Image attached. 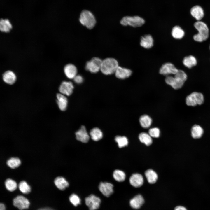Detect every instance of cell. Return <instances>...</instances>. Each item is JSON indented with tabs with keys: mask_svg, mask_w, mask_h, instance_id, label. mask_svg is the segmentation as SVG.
<instances>
[{
	"mask_svg": "<svg viewBox=\"0 0 210 210\" xmlns=\"http://www.w3.org/2000/svg\"><path fill=\"white\" fill-rule=\"evenodd\" d=\"M118 66L116 60L112 58H106L102 60L100 70L105 75H111L115 73Z\"/></svg>",
	"mask_w": 210,
	"mask_h": 210,
	"instance_id": "obj_1",
	"label": "cell"
},
{
	"mask_svg": "<svg viewBox=\"0 0 210 210\" xmlns=\"http://www.w3.org/2000/svg\"><path fill=\"white\" fill-rule=\"evenodd\" d=\"M194 26L198 32L194 36V39L199 42H202L206 40L209 36V30L206 24L202 22L198 21L194 23Z\"/></svg>",
	"mask_w": 210,
	"mask_h": 210,
	"instance_id": "obj_2",
	"label": "cell"
},
{
	"mask_svg": "<svg viewBox=\"0 0 210 210\" xmlns=\"http://www.w3.org/2000/svg\"><path fill=\"white\" fill-rule=\"evenodd\" d=\"M79 20L82 24L90 29L93 28L96 23V19L93 14L87 10L82 11Z\"/></svg>",
	"mask_w": 210,
	"mask_h": 210,
	"instance_id": "obj_3",
	"label": "cell"
},
{
	"mask_svg": "<svg viewBox=\"0 0 210 210\" xmlns=\"http://www.w3.org/2000/svg\"><path fill=\"white\" fill-rule=\"evenodd\" d=\"M144 23V20L139 16H126L120 21V24L123 26L129 25L134 27L141 26Z\"/></svg>",
	"mask_w": 210,
	"mask_h": 210,
	"instance_id": "obj_4",
	"label": "cell"
},
{
	"mask_svg": "<svg viewBox=\"0 0 210 210\" xmlns=\"http://www.w3.org/2000/svg\"><path fill=\"white\" fill-rule=\"evenodd\" d=\"M204 101L203 94L200 92H194L188 96L186 98V104L190 106H194L202 104Z\"/></svg>",
	"mask_w": 210,
	"mask_h": 210,
	"instance_id": "obj_5",
	"label": "cell"
},
{
	"mask_svg": "<svg viewBox=\"0 0 210 210\" xmlns=\"http://www.w3.org/2000/svg\"><path fill=\"white\" fill-rule=\"evenodd\" d=\"M102 60L99 58L94 57L86 63L85 68L87 71L95 73L100 70Z\"/></svg>",
	"mask_w": 210,
	"mask_h": 210,
	"instance_id": "obj_6",
	"label": "cell"
},
{
	"mask_svg": "<svg viewBox=\"0 0 210 210\" xmlns=\"http://www.w3.org/2000/svg\"><path fill=\"white\" fill-rule=\"evenodd\" d=\"M85 202L90 210H96L99 208L101 200L98 197L92 194L85 198Z\"/></svg>",
	"mask_w": 210,
	"mask_h": 210,
	"instance_id": "obj_7",
	"label": "cell"
},
{
	"mask_svg": "<svg viewBox=\"0 0 210 210\" xmlns=\"http://www.w3.org/2000/svg\"><path fill=\"white\" fill-rule=\"evenodd\" d=\"M13 203L14 206L20 210L28 209L30 205L29 200L21 195L18 196L15 198L13 200Z\"/></svg>",
	"mask_w": 210,
	"mask_h": 210,
	"instance_id": "obj_8",
	"label": "cell"
},
{
	"mask_svg": "<svg viewBox=\"0 0 210 210\" xmlns=\"http://www.w3.org/2000/svg\"><path fill=\"white\" fill-rule=\"evenodd\" d=\"M178 70L172 64L167 63L163 64L161 67L159 73L161 74L167 76L171 74H175Z\"/></svg>",
	"mask_w": 210,
	"mask_h": 210,
	"instance_id": "obj_9",
	"label": "cell"
},
{
	"mask_svg": "<svg viewBox=\"0 0 210 210\" xmlns=\"http://www.w3.org/2000/svg\"><path fill=\"white\" fill-rule=\"evenodd\" d=\"M113 185L107 182H101L99 186V189L100 192L105 196L109 197L113 192Z\"/></svg>",
	"mask_w": 210,
	"mask_h": 210,
	"instance_id": "obj_10",
	"label": "cell"
},
{
	"mask_svg": "<svg viewBox=\"0 0 210 210\" xmlns=\"http://www.w3.org/2000/svg\"><path fill=\"white\" fill-rule=\"evenodd\" d=\"M74 86L70 81H63L59 88L60 93L64 95L69 96L73 92Z\"/></svg>",
	"mask_w": 210,
	"mask_h": 210,
	"instance_id": "obj_11",
	"label": "cell"
},
{
	"mask_svg": "<svg viewBox=\"0 0 210 210\" xmlns=\"http://www.w3.org/2000/svg\"><path fill=\"white\" fill-rule=\"evenodd\" d=\"M75 135L76 139L82 142L87 143L89 141L90 136L84 126H81L75 133Z\"/></svg>",
	"mask_w": 210,
	"mask_h": 210,
	"instance_id": "obj_12",
	"label": "cell"
},
{
	"mask_svg": "<svg viewBox=\"0 0 210 210\" xmlns=\"http://www.w3.org/2000/svg\"><path fill=\"white\" fill-rule=\"evenodd\" d=\"M166 83L170 85L174 89H178L181 88L183 85L184 83L179 79L170 76H167L165 79Z\"/></svg>",
	"mask_w": 210,
	"mask_h": 210,
	"instance_id": "obj_13",
	"label": "cell"
},
{
	"mask_svg": "<svg viewBox=\"0 0 210 210\" xmlns=\"http://www.w3.org/2000/svg\"><path fill=\"white\" fill-rule=\"evenodd\" d=\"M130 183L131 185L136 188L141 186L144 183L143 176L140 174L135 173L133 174L130 177Z\"/></svg>",
	"mask_w": 210,
	"mask_h": 210,
	"instance_id": "obj_14",
	"label": "cell"
},
{
	"mask_svg": "<svg viewBox=\"0 0 210 210\" xmlns=\"http://www.w3.org/2000/svg\"><path fill=\"white\" fill-rule=\"evenodd\" d=\"M132 73L130 69L119 66L115 73L116 76L118 78L125 79L130 76Z\"/></svg>",
	"mask_w": 210,
	"mask_h": 210,
	"instance_id": "obj_15",
	"label": "cell"
},
{
	"mask_svg": "<svg viewBox=\"0 0 210 210\" xmlns=\"http://www.w3.org/2000/svg\"><path fill=\"white\" fill-rule=\"evenodd\" d=\"M64 72L67 78L70 79H74L77 75V70L74 65L69 64L64 66Z\"/></svg>",
	"mask_w": 210,
	"mask_h": 210,
	"instance_id": "obj_16",
	"label": "cell"
},
{
	"mask_svg": "<svg viewBox=\"0 0 210 210\" xmlns=\"http://www.w3.org/2000/svg\"><path fill=\"white\" fill-rule=\"evenodd\" d=\"M190 12L192 15L198 21L200 20L204 16L203 9L198 5L193 7L190 9Z\"/></svg>",
	"mask_w": 210,
	"mask_h": 210,
	"instance_id": "obj_17",
	"label": "cell"
},
{
	"mask_svg": "<svg viewBox=\"0 0 210 210\" xmlns=\"http://www.w3.org/2000/svg\"><path fill=\"white\" fill-rule=\"evenodd\" d=\"M3 79L6 83L12 85L15 82L16 77L13 71L8 70L5 71L3 74Z\"/></svg>",
	"mask_w": 210,
	"mask_h": 210,
	"instance_id": "obj_18",
	"label": "cell"
},
{
	"mask_svg": "<svg viewBox=\"0 0 210 210\" xmlns=\"http://www.w3.org/2000/svg\"><path fill=\"white\" fill-rule=\"evenodd\" d=\"M57 103L60 109L62 111L65 110L66 108L68 100L65 95L60 93L57 94Z\"/></svg>",
	"mask_w": 210,
	"mask_h": 210,
	"instance_id": "obj_19",
	"label": "cell"
},
{
	"mask_svg": "<svg viewBox=\"0 0 210 210\" xmlns=\"http://www.w3.org/2000/svg\"><path fill=\"white\" fill-rule=\"evenodd\" d=\"M144 203V200L141 195H138L132 199L130 201L131 206L133 208L137 209L139 208Z\"/></svg>",
	"mask_w": 210,
	"mask_h": 210,
	"instance_id": "obj_20",
	"label": "cell"
},
{
	"mask_svg": "<svg viewBox=\"0 0 210 210\" xmlns=\"http://www.w3.org/2000/svg\"><path fill=\"white\" fill-rule=\"evenodd\" d=\"M140 44L142 47L146 49L151 48L153 45V40L149 34L146 35L141 37Z\"/></svg>",
	"mask_w": 210,
	"mask_h": 210,
	"instance_id": "obj_21",
	"label": "cell"
},
{
	"mask_svg": "<svg viewBox=\"0 0 210 210\" xmlns=\"http://www.w3.org/2000/svg\"><path fill=\"white\" fill-rule=\"evenodd\" d=\"M54 182L57 188L62 190H64L69 186L68 182L62 177H57L55 179Z\"/></svg>",
	"mask_w": 210,
	"mask_h": 210,
	"instance_id": "obj_22",
	"label": "cell"
},
{
	"mask_svg": "<svg viewBox=\"0 0 210 210\" xmlns=\"http://www.w3.org/2000/svg\"><path fill=\"white\" fill-rule=\"evenodd\" d=\"M191 135L192 137L195 139H198L202 136L204 130L200 126L195 125H193L191 129Z\"/></svg>",
	"mask_w": 210,
	"mask_h": 210,
	"instance_id": "obj_23",
	"label": "cell"
},
{
	"mask_svg": "<svg viewBox=\"0 0 210 210\" xmlns=\"http://www.w3.org/2000/svg\"><path fill=\"white\" fill-rule=\"evenodd\" d=\"M12 25L9 20L7 19H1L0 21V30L3 32H8L11 29Z\"/></svg>",
	"mask_w": 210,
	"mask_h": 210,
	"instance_id": "obj_24",
	"label": "cell"
},
{
	"mask_svg": "<svg viewBox=\"0 0 210 210\" xmlns=\"http://www.w3.org/2000/svg\"><path fill=\"white\" fill-rule=\"evenodd\" d=\"M91 139L95 141H98L101 139L103 137V133L101 130L97 127L92 129L90 133Z\"/></svg>",
	"mask_w": 210,
	"mask_h": 210,
	"instance_id": "obj_25",
	"label": "cell"
},
{
	"mask_svg": "<svg viewBox=\"0 0 210 210\" xmlns=\"http://www.w3.org/2000/svg\"><path fill=\"white\" fill-rule=\"evenodd\" d=\"M145 175L149 183L153 184L156 181L158 176L157 173L153 170L149 169L145 172Z\"/></svg>",
	"mask_w": 210,
	"mask_h": 210,
	"instance_id": "obj_26",
	"label": "cell"
},
{
	"mask_svg": "<svg viewBox=\"0 0 210 210\" xmlns=\"http://www.w3.org/2000/svg\"><path fill=\"white\" fill-rule=\"evenodd\" d=\"M139 121L142 127L144 128H147L151 125L152 123V120L148 116L144 115L140 117Z\"/></svg>",
	"mask_w": 210,
	"mask_h": 210,
	"instance_id": "obj_27",
	"label": "cell"
},
{
	"mask_svg": "<svg viewBox=\"0 0 210 210\" xmlns=\"http://www.w3.org/2000/svg\"><path fill=\"white\" fill-rule=\"evenodd\" d=\"M184 32L179 26H176L173 28L172 31V36L176 39H181L184 36Z\"/></svg>",
	"mask_w": 210,
	"mask_h": 210,
	"instance_id": "obj_28",
	"label": "cell"
},
{
	"mask_svg": "<svg viewBox=\"0 0 210 210\" xmlns=\"http://www.w3.org/2000/svg\"><path fill=\"white\" fill-rule=\"evenodd\" d=\"M183 62V64L189 68L196 65L197 63L195 58L192 55H189L185 57Z\"/></svg>",
	"mask_w": 210,
	"mask_h": 210,
	"instance_id": "obj_29",
	"label": "cell"
},
{
	"mask_svg": "<svg viewBox=\"0 0 210 210\" xmlns=\"http://www.w3.org/2000/svg\"><path fill=\"white\" fill-rule=\"evenodd\" d=\"M140 141L147 146L151 145L152 143L151 137L149 134L142 132L140 134L139 136Z\"/></svg>",
	"mask_w": 210,
	"mask_h": 210,
	"instance_id": "obj_30",
	"label": "cell"
},
{
	"mask_svg": "<svg viewBox=\"0 0 210 210\" xmlns=\"http://www.w3.org/2000/svg\"><path fill=\"white\" fill-rule=\"evenodd\" d=\"M113 177L116 181L122 182L125 180L126 175L123 171L117 169L115 170L113 172Z\"/></svg>",
	"mask_w": 210,
	"mask_h": 210,
	"instance_id": "obj_31",
	"label": "cell"
},
{
	"mask_svg": "<svg viewBox=\"0 0 210 210\" xmlns=\"http://www.w3.org/2000/svg\"><path fill=\"white\" fill-rule=\"evenodd\" d=\"M115 141L118 144L119 148H122L127 145L128 140L127 138L125 136H117L115 138Z\"/></svg>",
	"mask_w": 210,
	"mask_h": 210,
	"instance_id": "obj_32",
	"label": "cell"
},
{
	"mask_svg": "<svg viewBox=\"0 0 210 210\" xmlns=\"http://www.w3.org/2000/svg\"><path fill=\"white\" fill-rule=\"evenodd\" d=\"M21 164V161L17 158L13 157L9 159L7 162V164L12 169H15L19 167Z\"/></svg>",
	"mask_w": 210,
	"mask_h": 210,
	"instance_id": "obj_33",
	"label": "cell"
},
{
	"mask_svg": "<svg viewBox=\"0 0 210 210\" xmlns=\"http://www.w3.org/2000/svg\"><path fill=\"white\" fill-rule=\"evenodd\" d=\"M5 184L6 189L10 192L14 191L17 187V184L15 181L10 178L6 180Z\"/></svg>",
	"mask_w": 210,
	"mask_h": 210,
	"instance_id": "obj_34",
	"label": "cell"
},
{
	"mask_svg": "<svg viewBox=\"0 0 210 210\" xmlns=\"http://www.w3.org/2000/svg\"><path fill=\"white\" fill-rule=\"evenodd\" d=\"M18 187L20 191L24 194H28L31 191L30 187L24 181H21L19 184Z\"/></svg>",
	"mask_w": 210,
	"mask_h": 210,
	"instance_id": "obj_35",
	"label": "cell"
},
{
	"mask_svg": "<svg viewBox=\"0 0 210 210\" xmlns=\"http://www.w3.org/2000/svg\"><path fill=\"white\" fill-rule=\"evenodd\" d=\"M70 202L75 206H77L81 203V200L79 197L76 195L73 194L69 197Z\"/></svg>",
	"mask_w": 210,
	"mask_h": 210,
	"instance_id": "obj_36",
	"label": "cell"
},
{
	"mask_svg": "<svg viewBox=\"0 0 210 210\" xmlns=\"http://www.w3.org/2000/svg\"><path fill=\"white\" fill-rule=\"evenodd\" d=\"M174 75V76L175 77L184 83L187 78L186 74L182 70H178V72Z\"/></svg>",
	"mask_w": 210,
	"mask_h": 210,
	"instance_id": "obj_37",
	"label": "cell"
},
{
	"mask_svg": "<svg viewBox=\"0 0 210 210\" xmlns=\"http://www.w3.org/2000/svg\"><path fill=\"white\" fill-rule=\"evenodd\" d=\"M148 134L151 137L158 138L160 136V130L157 127L152 128L149 130Z\"/></svg>",
	"mask_w": 210,
	"mask_h": 210,
	"instance_id": "obj_38",
	"label": "cell"
},
{
	"mask_svg": "<svg viewBox=\"0 0 210 210\" xmlns=\"http://www.w3.org/2000/svg\"><path fill=\"white\" fill-rule=\"evenodd\" d=\"M73 79L74 81L77 84L81 83L83 81V77L79 75H77Z\"/></svg>",
	"mask_w": 210,
	"mask_h": 210,
	"instance_id": "obj_39",
	"label": "cell"
},
{
	"mask_svg": "<svg viewBox=\"0 0 210 210\" xmlns=\"http://www.w3.org/2000/svg\"><path fill=\"white\" fill-rule=\"evenodd\" d=\"M174 210H187V209L183 206H178L175 208Z\"/></svg>",
	"mask_w": 210,
	"mask_h": 210,
	"instance_id": "obj_40",
	"label": "cell"
},
{
	"mask_svg": "<svg viewBox=\"0 0 210 210\" xmlns=\"http://www.w3.org/2000/svg\"><path fill=\"white\" fill-rule=\"evenodd\" d=\"M0 210H6L5 205L3 203H1L0 204Z\"/></svg>",
	"mask_w": 210,
	"mask_h": 210,
	"instance_id": "obj_41",
	"label": "cell"
},
{
	"mask_svg": "<svg viewBox=\"0 0 210 210\" xmlns=\"http://www.w3.org/2000/svg\"><path fill=\"white\" fill-rule=\"evenodd\" d=\"M38 210H54L53 209L49 208H46L40 209Z\"/></svg>",
	"mask_w": 210,
	"mask_h": 210,
	"instance_id": "obj_42",
	"label": "cell"
},
{
	"mask_svg": "<svg viewBox=\"0 0 210 210\" xmlns=\"http://www.w3.org/2000/svg\"></svg>",
	"mask_w": 210,
	"mask_h": 210,
	"instance_id": "obj_43",
	"label": "cell"
}]
</instances>
